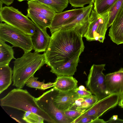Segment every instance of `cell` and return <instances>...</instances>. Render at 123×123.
I'll list each match as a JSON object with an SVG mask.
<instances>
[{
    "instance_id": "13",
    "label": "cell",
    "mask_w": 123,
    "mask_h": 123,
    "mask_svg": "<svg viewBox=\"0 0 123 123\" xmlns=\"http://www.w3.org/2000/svg\"><path fill=\"white\" fill-rule=\"evenodd\" d=\"M54 88V103L56 107L62 111L69 109L75 100L79 97L74 90L67 92H62Z\"/></svg>"
},
{
    "instance_id": "8",
    "label": "cell",
    "mask_w": 123,
    "mask_h": 123,
    "mask_svg": "<svg viewBox=\"0 0 123 123\" xmlns=\"http://www.w3.org/2000/svg\"><path fill=\"white\" fill-rule=\"evenodd\" d=\"M54 90L53 87L46 92L38 97L35 98L36 101L39 106L56 123H72L74 120L65 116L55 105L53 100Z\"/></svg>"
},
{
    "instance_id": "19",
    "label": "cell",
    "mask_w": 123,
    "mask_h": 123,
    "mask_svg": "<svg viewBox=\"0 0 123 123\" xmlns=\"http://www.w3.org/2000/svg\"><path fill=\"white\" fill-rule=\"evenodd\" d=\"M12 70L9 65L0 67V93L6 89L11 84Z\"/></svg>"
},
{
    "instance_id": "37",
    "label": "cell",
    "mask_w": 123,
    "mask_h": 123,
    "mask_svg": "<svg viewBox=\"0 0 123 123\" xmlns=\"http://www.w3.org/2000/svg\"><path fill=\"white\" fill-rule=\"evenodd\" d=\"M3 3L1 2L0 1V10L3 7H2Z\"/></svg>"
},
{
    "instance_id": "17",
    "label": "cell",
    "mask_w": 123,
    "mask_h": 123,
    "mask_svg": "<svg viewBox=\"0 0 123 123\" xmlns=\"http://www.w3.org/2000/svg\"><path fill=\"white\" fill-rule=\"evenodd\" d=\"M27 11L26 16L30 18L36 25L42 29L49 27L53 18L28 8Z\"/></svg>"
},
{
    "instance_id": "22",
    "label": "cell",
    "mask_w": 123,
    "mask_h": 123,
    "mask_svg": "<svg viewBox=\"0 0 123 123\" xmlns=\"http://www.w3.org/2000/svg\"><path fill=\"white\" fill-rule=\"evenodd\" d=\"M116 0H94L93 9L99 14L108 12Z\"/></svg>"
},
{
    "instance_id": "12",
    "label": "cell",
    "mask_w": 123,
    "mask_h": 123,
    "mask_svg": "<svg viewBox=\"0 0 123 123\" xmlns=\"http://www.w3.org/2000/svg\"><path fill=\"white\" fill-rule=\"evenodd\" d=\"M105 81L109 95L117 94L120 98L123 95V68L106 74Z\"/></svg>"
},
{
    "instance_id": "32",
    "label": "cell",
    "mask_w": 123,
    "mask_h": 123,
    "mask_svg": "<svg viewBox=\"0 0 123 123\" xmlns=\"http://www.w3.org/2000/svg\"><path fill=\"white\" fill-rule=\"evenodd\" d=\"M54 82H49L46 83H44L42 86L41 90H44L52 87H54Z\"/></svg>"
},
{
    "instance_id": "35",
    "label": "cell",
    "mask_w": 123,
    "mask_h": 123,
    "mask_svg": "<svg viewBox=\"0 0 123 123\" xmlns=\"http://www.w3.org/2000/svg\"><path fill=\"white\" fill-rule=\"evenodd\" d=\"M118 105L120 106L123 105V95L120 98Z\"/></svg>"
},
{
    "instance_id": "28",
    "label": "cell",
    "mask_w": 123,
    "mask_h": 123,
    "mask_svg": "<svg viewBox=\"0 0 123 123\" xmlns=\"http://www.w3.org/2000/svg\"><path fill=\"white\" fill-rule=\"evenodd\" d=\"M63 112L65 116L73 119L74 121L78 117L82 114L85 111L68 109Z\"/></svg>"
},
{
    "instance_id": "30",
    "label": "cell",
    "mask_w": 123,
    "mask_h": 123,
    "mask_svg": "<svg viewBox=\"0 0 123 123\" xmlns=\"http://www.w3.org/2000/svg\"><path fill=\"white\" fill-rule=\"evenodd\" d=\"M97 118L94 116H91L85 117L81 118L78 123H91L95 119Z\"/></svg>"
},
{
    "instance_id": "5",
    "label": "cell",
    "mask_w": 123,
    "mask_h": 123,
    "mask_svg": "<svg viewBox=\"0 0 123 123\" xmlns=\"http://www.w3.org/2000/svg\"><path fill=\"white\" fill-rule=\"evenodd\" d=\"M0 39L22 49L24 53L33 49L31 36L6 23L0 24Z\"/></svg>"
},
{
    "instance_id": "31",
    "label": "cell",
    "mask_w": 123,
    "mask_h": 123,
    "mask_svg": "<svg viewBox=\"0 0 123 123\" xmlns=\"http://www.w3.org/2000/svg\"><path fill=\"white\" fill-rule=\"evenodd\" d=\"M123 123V119L118 118L117 115H113L105 123Z\"/></svg>"
},
{
    "instance_id": "36",
    "label": "cell",
    "mask_w": 123,
    "mask_h": 123,
    "mask_svg": "<svg viewBox=\"0 0 123 123\" xmlns=\"http://www.w3.org/2000/svg\"><path fill=\"white\" fill-rule=\"evenodd\" d=\"M76 89H77L80 90H86L84 86L83 85H81L79 86L77 88H76Z\"/></svg>"
},
{
    "instance_id": "27",
    "label": "cell",
    "mask_w": 123,
    "mask_h": 123,
    "mask_svg": "<svg viewBox=\"0 0 123 123\" xmlns=\"http://www.w3.org/2000/svg\"><path fill=\"white\" fill-rule=\"evenodd\" d=\"M69 3L74 7H84L85 5L93 4L94 0H68Z\"/></svg>"
},
{
    "instance_id": "4",
    "label": "cell",
    "mask_w": 123,
    "mask_h": 123,
    "mask_svg": "<svg viewBox=\"0 0 123 123\" xmlns=\"http://www.w3.org/2000/svg\"><path fill=\"white\" fill-rule=\"evenodd\" d=\"M0 18L1 22H4L27 34L31 36L35 31L33 22L12 6H5L0 10Z\"/></svg>"
},
{
    "instance_id": "25",
    "label": "cell",
    "mask_w": 123,
    "mask_h": 123,
    "mask_svg": "<svg viewBox=\"0 0 123 123\" xmlns=\"http://www.w3.org/2000/svg\"><path fill=\"white\" fill-rule=\"evenodd\" d=\"M98 99L94 95L85 98V100L83 102L80 108L81 111H85L95 104Z\"/></svg>"
},
{
    "instance_id": "26",
    "label": "cell",
    "mask_w": 123,
    "mask_h": 123,
    "mask_svg": "<svg viewBox=\"0 0 123 123\" xmlns=\"http://www.w3.org/2000/svg\"><path fill=\"white\" fill-rule=\"evenodd\" d=\"M38 78V77H35L34 75H32L26 81L25 85L28 87L41 90L42 86L44 83L45 81L44 80L40 82L37 80Z\"/></svg>"
},
{
    "instance_id": "2",
    "label": "cell",
    "mask_w": 123,
    "mask_h": 123,
    "mask_svg": "<svg viewBox=\"0 0 123 123\" xmlns=\"http://www.w3.org/2000/svg\"><path fill=\"white\" fill-rule=\"evenodd\" d=\"M13 62L12 85L19 88H23L27 80L46 64L44 54L35 52L24 53Z\"/></svg>"
},
{
    "instance_id": "10",
    "label": "cell",
    "mask_w": 123,
    "mask_h": 123,
    "mask_svg": "<svg viewBox=\"0 0 123 123\" xmlns=\"http://www.w3.org/2000/svg\"><path fill=\"white\" fill-rule=\"evenodd\" d=\"M93 7V4H90L85 7L82 12L75 19L60 27L56 31L72 29L75 31L83 37L88 28L89 24L90 16Z\"/></svg>"
},
{
    "instance_id": "14",
    "label": "cell",
    "mask_w": 123,
    "mask_h": 123,
    "mask_svg": "<svg viewBox=\"0 0 123 123\" xmlns=\"http://www.w3.org/2000/svg\"><path fill=\"white\" fill-rule=\"evenodd\" d=\"M109 29V36L117 45L123 43V4Z\"/></svg>"
},
{
    "instance_id": "3",
    "label": "cell",
    "mask_w": 123,
    "mask_h": 123,
    "mask_svg": "<svg viewBox=\"0 0 123 123\" xmlns=\"http://www.w3.org/2000/svg\"><path fill=\"white\" fill-rule=\"evenodd\" d=\"M2 106L9 107L25 112L30 111L36 113L50 123H56L38 106L35 98L26 89L14 88L0 99Z\"/></svg>"
},
{
    "instance_id": "11",
    "label": "cell",
    "mask_w": 123,
    "mask_h": 123,
    "mask_svg": "<svg viewBox=\"0 0 123 123\" xmlns=\"http://www.w3.org/2000/svg\"><path fill=\"white\" fill-rule=\"evenodd\" d=\"M85 8L84 7L56 13L49 28L51 33L56 31L60 27L73 20L82 12Z\"/></svg>"
},
{
    "instance_id": "7",
    "label": "cell",
    "mask_w": 123,
    "mask_h": 123,
    "mask_svg": "<svg viewBox=\"0 0 123 123\" xmlns=\"http://www.w3.org/2000/svg\"><path fill=\"white\" fill-rule=\"evenodd\" d=\"M105 64H93L91 66L86 82V87L98 100L109 96L105 81V75L103 72L105 70Z\"/></svg>"
},
{
    "instance_id": "6",
    "label": "cell",
    "mask_w": 123,
    "mask_h": 123,
    "mask_svg": "<svg viewBox=\"0 0 123 123\" xmlns=\"http://www.w3.org/2000/svg\"><path fill=\"white\" fill-rule=\"evenodd\" d=\"M109 12L98 14L93 8L90 14L88 28L83 37L87 41H97L103 43L105 38L109 20Z\"/></svg>"
},
{
    "instance_id": "20",
    "label": "cell",
    "mask_w": 123,
    "mask_h": 123,
    "mask_svg": "<svg viewBox=\"0 0 123 123\" xmlns=\"http://www.w3.org/2000/svg\"><path fill=\"white\" fill-rule=\"evenodd\" d=\"M28 9L42 13L54 18L56 13L51 8L37 0H30L27 2Z\"/></svg>"
},
{
    "instance_id": "9",
    "label": "cell",
    "mask_w": 123,
    "mask_h": 123,
    "mask_svg": "<svg viewBox=\"0 0 123 123\" xmlns=\"http://www.w3.org/2000/svg\"><path fill=\"white\" fill-rule=\"evenodd\" d=\"M120 96L117 94H113L98 101L94 105L87 109L82 115L75 119L72 123H78L82 118L93 116L98 118L105 112L116 106L118 104Z\"/></svg>"
},
{
    "instance_id": "1",
    "label": "cell",
    "mask_w": 123,
    "mask_h": 123,
    "mask_svg": "<svg viewBox=\"0 0 123 123\" xmlns=\"http://www.w3.org/2000/svg\"><path fill=\"white\" fill-rule=\"evenodd\" d=\"M43 54L46 64L57 76H73L85 46L82 37L72 29L60 30L51 34Z\"/></svg>"
},
{
    "instance_id": "24",
    "label": "cell",
    "mask_w": 123,
    "mask_h": 123,
    "mask_svg": "<svg viewBox=\"0 0 123 123\" xmlns=\"http://www.w3.org/2000/svg\"><path fill=\"white\" fill-rule=\"evenodd\" d=\"M22 119L26 123H43L44 120L38 114L30 111L25 112Z\"/></svg>"
},
{
    "instance_id": "34",
    "label": "cell",
    "mask_w": 123,
    "mask_h": 123,
    "mask_svg": "<svg viewBox=\"0 0 123 123\" xmlns=\"http://www.w3.org/2000/svg\"><path fill=\"white\" fill-rule=\"evenodd\" d=\"M105 122L103 120L98 118L94 120L91 123H105Z\"/></svg>"
},
{
    "instance_id": "18",
    "label": "cell",
    "mask_w": 123,
    "mask_h": 123,
    "mask_svg": "<svg viewBox=\"0 0 123 123\" xmlns=\"http://www.w3.org/2000/svg\"><path fill=\"white\" fill-rule=\"evenodd\" d=\"M13 47L0 39V67L8 66L12 60L16 59Z\"/></svg>"
},
{
    "instance_id": "39",
    "label": "cell",
    "mask_w": 123,
    "mask_h": 123,
    "mask_svg": "<svg viewBox=\"0 0 123 123\" xmlns=\"http://www.w3.org/2000/svg\"><path fill=\"white\" fill-rule=\"evenodd\" d=\"M122 108H123V105H122L120 106Z\"/></svg>"
},
{
    "instance_id": "29",
    "label": "cell",
    "mask_w": 123,
    "mask_h": 123,
    "mask_svg": "<svg viewBox=\"0 0 123 123\" xmlns=\"http://www.w3.org/2000/svg\"><path fill=\"white\" fill-rule=\"evenodd\" d=\"M74 90L78 94L79 97H87L92 95V93L90 91H87L86 90H80L76 88Z\"/></svg>"
},
{
    "instance_id": "33",
    "label": "cell",
    "mask_w": 123,
    "mask_h": 123,
    "mask_svg": "<svg viewBox=\"0 0 123 123\" xmlns=\"http://www.w3.org/2000/svg\"><path fill=\"white\" fill-rule=\"evenodd\" d=\"M14 0H0V1L3 4H4L7 6H9L13 2Z\"/></svg>"
},
{
    "instance_id": "15",
    "label": "cell",
    "mask_w": 123,
    "mask_h": 123,
    "mask_svg": "<svg viewBox=\"0 0 123 123\" xmlns=\"http://www.w3.org/2000/svg\"><path fill=\"white\" fill-rule=\"evenodd\" d=\"M35 25V31L31 36L33 49L38 53L45 52L49 44L50 37L47 32V28L42 29Z\"/></svg>"
},
{
    "instance_id": "38",
    "label": "cell",
    "mask_w": 123,
    "mask_h": 123,
    "mask_svg": "<svg viewBox=\"0 0 123 123\" xmlns=\"http://www.w3.org/2000/svg\"><path fill=\"white\" fill-rule=\"evenodd\" d=\"M18 1H19V2H21L22 1H24V0H17Z\"/></svg>"
},
{
    "instance_id": "16",
    "label": "cell",
    "mask_w": 123,
    "mask_h": 123,
    "mask_svg": "<svg viewBox=\"0 0 123 123\" xmlns=\"http://www.w3.org/2000/svg\"><path fill=\"white\" fill-rule=\"evenodd\" d=\"M54 87L61 92H67L74 90L78 87V81L72 76H57Z\"/></svg>"
},
{
    "instance_id": "21",
    "label": "cell",
    "mask_w": 123,
    "mask_h": 123,
    "mask_svg": "<svg viewBox=\"0 0 123 123\" xmlns=\"http://www.w3.org/2000/svg\"><path fill=\"white\" fill-rule=\"evenodd\" d=\"M47 5L56 13H60L68 6V0H37Z\"/></svg>"
},
{
    "instance_id": "23",
    "label": "cell",
    "mask_w": 123,
    "mask_h": 123,
    "mask_svg": "<svg viewBox=\"0 0 123 123\" xmlns=\"http://www.w3.org/2000/svg\"><path fill=\"white\" fill-rule=\"evenodd\" d=\"M123 4V0H116L109 10V18L108 28L110 27L114 21L117 14Z\"/></svg>"
}]
</instances>
